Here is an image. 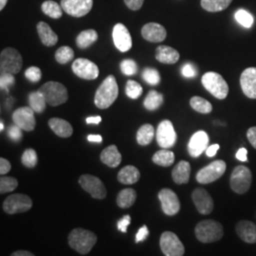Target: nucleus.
Masks as SVG:
<instances>
[{"label":"nucleus","mask_w":256,"mask_h":256,"mask_svg":"<svg viewBox=\"0 0 256 256\" xmlns=\"http://www.w3.org/2000/svg\"><path fill=\"white\" fill-rule=\"evenodd\" d=\"M140 178V173L137 167L133 165H128L120 170L117 178L120 182L126 185H131L138 182Z\"/></svg>","instance_id":"obj_28"},{"label":"nucleus","mask_w":256,"mask_h":256,"mask_svg":"<svg viewBox=\"0 0 256 256\" xmlns=\"http://www.w3.org/2000/svg\"><path fill=\"white\" fill-rule=\"evenodd\" d=\"M120 66L122 72L126 76H132L137 74L138 66L134 60L126 59L120 63Z\"/></svg>","instance_id":"obj_44"},{"label":"nucleus","mask_w":256,"mask_h":256,"mask_svg":"<svg viewBox=\"0 0 256 256\" xmlns=\"http://www.w3.org/2000/svg\"><path fill=\"white\" fill-rule=\"evenodd\" d=\"M37 32L42 44L46 46H52L57 44L58 36L52 28L46 22H39L36 26Z\"/></svg>","instance_id":"obj_24"},{"label":"nucleus","mask_w":256,"mask_h":256,"mask_svg":"<svg viewBox=\"0 0 256 256\" xmlns=\"http://www.w3.org/2000/svg\"><path fill=\"white\" fill-rule=\"evenodd\" d=\"M190 106L192 110L202 114H209L212 110V106L210 102L205 100L204 98L194 96L190 100Z\"/></svg>","instance_id":"obj_37"},{"label":"nucleus","mask_w":256,"mask_h":256,"mask_svg":"<svg viewBox=\"0 0 256 256\" xmlns=\"http://www.w3.org/2000/svg\"><path fill=\"white\" fill-rule=\"evenodd\" d=\"M64 12L74 18H82L92 9L93 0H61Z\"/></svg>","instance_id":"obj_15"},{"label":"nucleus","mask_w":256,"mask_h":256,"mask_svg":"<svg viewBox=\"0 0 256 256\" xmlns=\"http://www.w3.org/2000/svg\"><path fill=\"white\" fill-rule=\"evenodd\" d=\"M39 92L45 97L46 104L52 106L63 104L68 99V90L61 82H46L39 88Z\"/></svg>","instance_id":"obj_5"},{"label":"nucleus","mask_w":256,"mask_h":256,"mask_svg":"<svg viewBox=\"0 0 256 256\" xmlns=\"http://www.w3.org/2000/svg\"><path fill=\"white\" fill-rule=\"evenodd\" d=\"M149 236V230L147 228L146 225H144L142 228L138 230L137 234H136V239L135 242L138 243V242H142L144 241Z\"/></svg>","instance_id":"obj_50"},{"label":"nucleus","mask_w":256,"mask_h":256,"mask_svg":"<svg viewBox=\"0 0 256 256\" xmlns=\"http://www.w3.org/2000/svg\"><path fill=\"white\" fill-rule=\"evenodd\" d=\"M131 223V218L129 214H126L122 220H120L117 223V227L120 232H128V227Z\"/></svg>","instance_id":"obj_49"},{"label":"nucleus","mask_w":256,"mask_h":256,"mask_svg":"<svg viewBox=\"0 0 256 256\" xmlns=\"http://www.w3.org/2000/svg\"><path fill=\"white\" fill-rule=\"evenodd\" d=\"M236 230L238 236L248 244L256 243V225L248 220H241L238 222Z\"/></svg>","instance_id":"obj_22"},{"label":"nucleus","mask_w":256,"mask_h":256,"mask_svg":"<svg viewBox=\"0 0 256 256\" xmlns=\"http://www.w3.org/2000/svg\"><path fill=\"white\" fill-rule=\"evenodd\" d=\"M137 200V192L134 189H124L118 194L117 204L122 209H128L135 203Z\"/></svg>","instance_id":"obj_29"},{"label":"nucleus","mask_w":256,"mask_h":256,"mask_svg":"<svg viewBox=\"0 0 256 256\" xmlns=\"http://www.w3.org/2000/svg\"><path fill=\"white\" fill-rule=\"evenodd\" d=\"M3 129H4V124H3V122H0V130L3 131Z\"/></svg>","instance_id":"obj_60"},{"label":"nucleus","mask_w":256,"mask_h":256,"mask_svg":"<svg viewBox=\"0 0 256 256\" xmlns=\"http://www.w3.org/2000/svg\"><path fill=\"white\" fill-rule=\"evenodd\" d=\"M240 84L248 98L256 99V68H248L242 72Z\"/></svg>","instance_id":"obj_20"},{"label":"nucleus","mask_w":256,"mask_h":256,"mask_svg":"<svg viewBox=\"0 0 256 256\" xmlns=\"http://www.w3.org/2000/svg\"><path fill=\"white\" fill-rule=\"evenodd\" d=\"M86 124H99L102 122L101 116H92V117H88L86 118Z\"/></svg>","instance_id":"obj_56"},{"label":"nucleus","mask_w":256,"mask_h":256,"mask_svg":"<svg viewBox=\"0 0 256 256\" xmlns=\"http://www.w3.org/2000/svg\"><path fill=\"white\" fill-rule=\"evenodd\" d=\"M248 151L246 148H240L236 153V158L240 162H247Z\"/></svg>","instance_id":"obj_54"},{"label":"nucleus","mask_w":256,"mask_h":256,"mask_svg":"<svg viewBox=\"0 0 256 256\" xmlns=\"http://www.w3.org/2000/svg\"><path fill=\"white\" fill-rule=\"evenodd\" d=\"M22 129L19 128L18 126L14 124L12 126H10L9 128V131H8V135H9L10 138L14 142H20L21 138L23 137V134H22Z\"/></svg>","instance_id":"obj_47"},{"label":"nucleus","mask_w":256,"mask_h":256,"mask_svg":"<svg viewBox=\"0 0 256 256\" xmlns=\"http://www.w3.org/2000/svg\"><path fill=\"white\" fill-rule=\"evenodd\" d=\"M218 149H220V146L218 144H212V146H210L208 147L206 149V155L210 156V158L214 156L216 154V152L218 151Z\"/></svg>","instance_id":"obj_55"},{"label":"nucleus","mask_w":256,"mask_h":256,"mask_svg":"<svg viewBox=\"0 0 256 256\" xmlns=\"http://www.w3.org/2000/svg\"><path fill=\"white\" fill-rule=\"evenodd\" d=\"M79 183L86 192H88L93 198H106L108 191L101 180L92 174H82L79 178Z\"/></svg>","instance_id":"obj_11"},{"label":"nucleus","mask_w":256,"mask_h":256,"mask_svg":"<svg viewBox=\"0 0 256 256\" xmlns=\"http://www.w3.org/2000/svg\"><path fill=\"white\" fill-rule=\"evenodd\" d=\"M10 168H12V165L10 164L9 160L4 158H0V174L1 176H4V174L9 173Z\"/></svg>","instance_id":"obj_52"},{"label":"nucleus","mask_w":256,"mask_h":256,"mask_svg":"<svg viewBox=\"0 0 256 256\" xmlns=\"http://www.w3.org/2000/svg\"><path fill=\"white\" fill-rule=\"evenodd\" d=\"M226 168H227V165L224 160H214L210 164L203 167L198 172L196 180L200 184H209V183L214 182L220 180V178L223 176L226 171Z\"/></svg>","instance_id":"obj_8"},{"label":"nucleus","mask_w":256,"mask_h":256,"mask_svg":"<svg viewBox=\"0 0 256 256\" xmlns=\"http://www.w3.org/2000/svg\"><path fill=\"white\" fill-rule=\"evenodd\" d=\"M160 246L162 254L166 256H182L185 252L182 242L172 232H164L162 234Z\"/></svg>","instance_id":"obj_10"},{"label":"nucleus","mask_w":256,"mask_h":256,"mask_svg":"<svg viewBox=\"0 0 256 256\" xmlns=\"http://www.w3.org/2000/svg\"><path fill=\"white\" fill-rule=\"evenodd\" d=\"M152 160L155 164L162 167H169L174 164V155L172 151H169L166 148H162V150L156 152Z\"/></svg>","instance_id":"obj_32"},{"label":"nucleus","mask_w":256,"mask_h":256,"mask_svg":"<svg viewBox=\"0 0 256 256\" xmlns=\"http://www.w3.org/2000/svg\"><path fill=\"white\" fill-rule=\"evenodd\" d=\"M88 140L92 142H102V138L100 135H88Z\"/></svg>","instance_id":"obj_57"},{"label":"nucleus","mask_w":256,"mask_h":256,"mask_svg":"<svg viewBox=\"0 0 256 256\" xmlns=\"http://www.w3.org/2000/svg\"><path fill=\"white\" fill-rule=\"evenodd\" d=\"M25 76L28 81L32 82H39L42 78V72L39 68L37 66H30L26 70Z\"/></svg>","instance_id":"obj_46"},{"label":"nucleus","mask_w":256,"mask_h":256,"mask_svg":"<svg viewBox=\"0 0 256 256\" xmlns=\"http://www.w3.org/2000/svg\"><path fill=\"white\" fill-rule=\"evenodd\" d=\"M28 104L36 113H42L46 110V99L39 90L32 92L28 95Z\"/></svg>","instance_id":"obj_35"},{"label":"nucleus","mask_w":256,"mask_h":256,"mask_svg":"<svg viewBox=\"0 0 256 256\" xmlns=\"http://www.w3.org/2000/svg\"><path fill=\"white\" fill-rule=\"evenodd\" d=\"M74 58V50L70 46H64L59 48L55 52V60L59 64H68Z\"/></svg>","instance_id":"obj_38"},{"label":"nucleus","mask_w":256,"mask_h":256,"mask_svg":"<svg viewBox=\"0 0 256 256\" xmlns=\"http://www.w3.org/2000/svg\"><path fill=\"white\" fill-rule=\"evenodd\" d=\"M144 80L150 86H156L160 82V72L153 68H146L142 72Z\"/></svg>","instance_id":"obj_43"},{"label":"nucleus","mask_w":256,"mask_h":256,"mask_svg":"<svg viewBox=\"0 0 256 256\" xmlns=\"http://www.w3.org/2000/svg\"><path fill=\"white\" fill-rule=\"evenodd\" d=\"M232 0H202V7L210 12H218L227 9Z\"/></svg>","instance_id":"obj_36"},{"label":"nucleus","mask_w":256,"mask_h":256,"mask_svg":"<svg viewBox=\"0 0 256 256\" xmlns=\"http://www.w3.org/2000/svg\"><path fill=\"white\" fill-rule=\"evenodd\" d=\"M34 112L36 111L30 106L20 108L12 113V120L14 124L18 126L22 130L30 132L36 128V126Z\"/></svg>","instance_id":"obj_14"},{"label":"nucleus","mask_w":256,"mask_h":256,"mask_svg":"<svg viewBox=\"0 0 256 256\" xmlns=\"http://www.w3.org/2000/svg\"><path fill=\"white\" fill-rule=\"evenodd\" d=\"M234 18H236V20L238 21V23L240 25H242L243 27L250 28L252 27V25H254V20L252 16L245 10H238V12H236V14H234Z\"/></svg>","instance_id":"obj_41"},{"label":"nucleus","mask_w":256,"mask_h":256,"mask_svg":"<svg viewBox=\"0 0 256 256\" xmlns=\"http://www.w3.org/2000/svg\"><path fill=\"white\" fill-rule=\"evenodd\" d=\"M247 138L250 144L256 149V126L250 128L248 130Z\"/></svg>","instance_id":"obj_53"},{"label":"nucleus","mask_w":256,"mask_h":256,"mask_svg":"<svg viewBox=\"0 0 256 256\" xmlns=\"http://www.w3.org/2000/svg\"><path fill=\"white\" fill-rule=\"evenodd\" d=\"M48 126L58 137H70L74 133V128L68 122L60 118H52L48 120Z\"/></svg>","instance_id":"obj_26"},{"label":"nucleus","mask_w":256,"mask_h":256,"mask_svg":"<svg viewBox=\"0 0 256 256\" xmlns=\"http://www.w3.org/2000/svg\"><path fill=\"white\" fill-rule=\"evenodd\" d=\"M38 162L37 158V154L34 149L32 148H28L27 149L23 155L21 156V162L24 166H26L28 168H34L36 167Z\"/></svg>","instance_id":"obj_42"},{"label":"nucleus","mask_w":256,"mask_h":256,"mask_svg":"<svg viewBox=\"0 0 256 256\" xmlns=\"http://www.w3.org/2000/svg\"><path fill=\"white\" fill-rule=\"evenodd\" d=\"M42 12L48 16V18L54 19H59L63 16V8L60 6L57 2L52 0H46L42 6H41Z\"/></svg>","instance_id":"obj_33"},{"label":"nucleus","mask_w":256,"mask_h":256,"mask_svg":"<svg viewBox=\"0 0 256 256\" xmlns=\"http://www.w3.org/2000/svg\"><path fill=\"white\" fill-rule=\"evenodd\" d=\"M96 242V234L88 230L76 228L68 234V245L82 256L88 254Z\"/></svg>","instance_id":"obj_2"},{"label":"nucleus","mask_w":256,"mask_h":256,"mask_svg":"<svg viewBox=\"0 0 256 256\" xmlns=\"http://www.w3.org/2000/svg\"><path fill=\"white\" fill-rule=\"evenodd\" d=\"M119 95V88L116 78L113 75L108 76L97 90L94 104L98 108L106 110L114 104Z\"/></svg>","instance_id":"obj_1"},{"label":"nucleus","mask_w":256,"mask_h":256,"mask_svg":"<svg viewBox=\"0 0 256 256\" xmlns=\"http://www.w3.org/2000/svg\"><path fill=\"white\" fill-rule=\"evenodd\" d=\"M98 40V34L95 30H84L78 34L76 38V44L80 48H86L92 46Z\"/></svg>","instance_id":"obj_31"},{"label":"nucleus","mask_w":256,"mask_h":256,"mask_svg":"<svg viewBox=\"0 0 256 256\" xmlns=\"http://www.w3.org/2000/svg\"><path fill=\"white\" fill-rule=\"evenodd\" d=\"M203 86L218 100H224L229 93V86L220 74L210 72L202 76Z\"/></svg>","instance_id":"obj_4"},{"label":"nucleus","mask_w":256,"mask_h":256,"mask_svg":"<svg viewBox=\"0 0 256 256\" xmlns=\"http://www.w3.org/2000/svg\"><path fill=\"white\" fill-rule=\"evenodd\" d=\"M142 36L151 43H160L164 41L167 32L164 26L158 23L150 22L142 28Z\"/></svg>","instance_id":"obj_21"},{"label":"nucleus","mask_w":256,"mask_h":256,"mask_svg":"<svg viewBox=\"0 0 256 256\" xmlns=\"http://www.w3.org/2000/svg\"><path fill=\"white\" fill-rule=\"evenodd\" d=\"M156 142L162 148L173 147L176 142V133L174 126L169 120H162L156 129Z\"/></svg>","instance_id":"obj_12"},{"label":"nucleus","mask_w":256,"mask_h":256,"mask_svg":"<svg viewBox=\"0 0 256 256\" xmlns=\"http://www.w3.org/2000/svg\"><path fill=\"white\" fill-rule=\"evenodd\" d=\"M182 74L186 78H192V77H196V70L192 64L187 63L183 66L182 68Z\"/></svg>","instance_id":"obj_48"},{"label":"nucleus","mask_w":256,"mask_h":256,"mask_svg":"<svg viewBox=\"0 0 256 256\" xmlns=\"http://www.w3.org/2000/svg\"><path fill=\"white\" fill-rule=\"evenodd\" d=\"M112 38L115 46L120 52H126L132 48V37L124 24H116L112 30Z\"/></svg>","instance_id":"obj_17"},{"label":"nucleus","mask_w":256,"mask_h":256,"mask_svg":"<svg viewBox=\"0 0 256 256\" xmlns=\"http://www.w3.org/2000/svg\"><path fill=\"white\" fill-rule=\"evenodd\" d=\"M23 66L22 56L14 48H7L0 54V72L2 74H18Z\"/></svg>","instance_id":"obj_6"},{"label":"nucleus","mask_w":256,"mask_h":256,"mask_svg":"<svg viewBox=\"0 0 256 256\" xmlns=\"http://www.w3.org/2000/svg\"><path fill=\"white\" fill-rule=\"evenodd\" d=\"M124 1L128 6V8L132 10H138L140 9L144 2V0H124Z\"/></svg>","instance_id":"obj_51"},{"label":"nucleus","mask_w":256,"mask_h":256,"mask_svg":"<svg viewBox=\"0 0 256 256\" xmlns=\"http://www.w3.org/2000/svg\"><path fill=\"white\" fill-rule=\"evenodd\" d=\"M12 256H34V254L32 252H30L28 250H18V252H14L12 254Z\"/></svg>","instance_id":"obj_58"},{"label":"nucleus","mask_w":256,"mask_h":256,"mask_svg":"<svg viewBox=\"0 0 256 256\" xmlns=\"http://www.w3.org/2000/svg\"><path fill=\"white\" fill-rule=\"evenodd\" d=\"M162 104H164V95L156 90L148 92L144 102L146 108L149 111L158 110Z\"/></svg>","instance_id":"obj_34"},{"label":"nucleus","mask_w":256,"mask_h":256,"mask_svg":"<svg viewBox=\"0 0 256 256\" xmlns=\"http://www.w3.org/2000/svg\"><path fill=\"white\" fill-rule=\"evenodd\" d=\"M156 59L162 64H176L180 60V54L176 50L169 46H158L156 50Z\"/></svg>","instance_id":"obj_23"},{"label":"nucleus","mask_w":256,"mask_h":256,"mask_svg":"<svg viewBox=\"0 0 256 256\" xmlns=\"http://www.w3.org/2000/svg\"><path fill=\"white\" fill-rule=\"evenodd\" d=\"M155 136V128L153 126L146 124L140 126L137 132L138 144L142 146H146L150 144Z\"/></svg>","instance_id":"obj_30"},{"label":"nucleus","mask_w":256,"mask_h":256,"mask_svg":"<svg viewBox=\"0 0 256 256\" xmlns=\"http://www.w3.org/2000/svg\"><path fill=\"white\" fill-rule=\"evenodd\" d=\"M194 234L196 238L202 243H212L223 238L224 230L218 221L202 220L196 225Z\"/></svg>","instance_id":"obj_3"},{"label":"nucleus","mask_w":256,"mask_h":256,"mask_svg":"<svg viewBox=\"0 0 256 256\" xmlns=\"http://www.w3.org/2000/svg\"><path fill=\"white\" fill-rule=\"evenodd\" d=\"M101 162L104 164L111 168L118 167L122 162V155L116 146H110L102 150L100 156Z\"/></svg>","instance_id":"obj_25"},{"label":"nucleus","mask_w":256,"mask_h":256,"mask_svg":"<svg viewBox=\"0 0 256 256\" xmlns=\"http://www.w3.org/2000/svg\"><path fill=\"white\" fill-rule=\"evenodd\" d=\"M209 144V136L208 134L200 130L192 135L189 144H188V152L192 158H198L202 155L204 151L208 148Z\"/></svg>","instance_id":"obj_19"},{"label":"nucleus","mask_w":256,"mask_h":256,"mask_svg":"<svg viewBox=\"0 0 256 256\" xmlns=\"http://www.w3.org/2000/svg\"><path fill=\"white\" fill-rule=\"evenodd\" d=\"M7 2H8V0H0V10H1L5 8Z\"/></svg>","instance_id":"obj_59"},{"label":"nucleus","mask_w":256,"mask_h":256,"mask_svg":"<svg viewBox=\"0 0 256 256\" xmlns=\"http://www.w3.org/2000/svg\"><path fill=\"white\" fill-rule=\"evenodd\" d=\"M252 180V174L250 170L243 165L236 166L230 176V185L234 192L245 194L248 191Z\"/></svg>","instance_id":"obj_7"},{"label":"nucleus","mask_w":256,"mask_h":256,"mask_svg":"<svg viewBox=\"0 0 256 256\" xmlns=\"http://www.w3.org/2000/svg\"><path fill=\"white\" fill-rule=\"evenodd\" d=\"M191 174V165L188 162L180 160L172 171V178L176 184L189 182Z\"/></svg>","instance_id":"obj_27"},{"label":"nucleus","mask_w":256,"mask_h":256,"mask_svg":"<svg viewBox=\"0 0 256 256\" xmlns=\"http://www.w3.org/2000/svg\"><path fill=\"white\" fill-rule=\"evenodd\" d=\"M32 207V200L27 194H14L3 202V210L9 214L25 212Z\"/></svg>","instance_id":"obj_9"},{"label":"nucleus","mask_w":256,"mask_h":256,"mask_svg":"<svg viewBox=\"0 0 256 256\" xmlns=\"http://www.w3.org/2000/svg\"><path fill=\"white\" fill-rule=\"evenodd\" d=\"M16 82L14 74H2L0 77V88L3 90L9 92L10 88H12Z\"/></svg>","instance_id":"obj_45"},{"label":"nucleus","mask_w":256,"mask_h":256,"mask_svg":"<svg viewBox=\"0 0 256 256\" xmlns=\"http://www.w3.org/2000/svg\"><path fill=\"white\" fill-rule=\"evenodd\" d=\"M126 93L130 99L136 100L140 98L142 94V86L133 80H128L126 86Z\"/></svg>","instance_id":"obj_39"},{"label":"nucleus","mask_w":256,"mask_h":256,"mask_svg":"<svg viewBox=\"0 0 256 256\" xmlns=\"http://www.w3.org/2000/svg\"><path fill=\"white\" fill-rule=\"evenodd\" d=\"M192 200L196 209L202 214H210L214 210V200L210 194L203 188H196L192 192Z\"/></svg>","instance_id":"obj_18"},{"label":"nucleus","mask_w":256,"mask_h":256,"mask_svg":"<svg viewBox=\"0 0 256 256\" xmlns=\"http://www.w3.org/2000/svg\"><path fill=\"white\" fill-rule=\"evenodd\" d=\"M72 68L76 76L84 80H95L100 74L98 66L84 58L76 59L72 63Z\"/></svg>","instance_id":"obj_13"},{"label":"nucleus","mask_w":256,"mask_h":256,"mask_svg":"<svg viewBox=\"0 0 256 256\" xmlns=\"http://www.w3.org/2000/svg\"><path fill=\"white\" fill-rule=\"evenodd\" d=\"M18 186V182L12 176H1L0 178V194L12 192Z\"/></svg>","instance_id":"obj_40"},{"label":"nucleus","mask_w":256,"mask_h":256,"mask_svg":"<svg viewBox=\"0 0 256 256\" xmlns=\"http://www.w3.org/2000/svg\"><path fill=\"white\" fill-rule=\"evenodd\" d=\"M158 200L162 203V209L166 216H176L180 210V200L176 194L171 189H162L158 192Z\"/></svg>","instance_id":"obj_16"}]
</instances>
